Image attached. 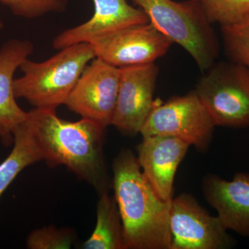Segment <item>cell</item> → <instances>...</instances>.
Returning <instances> with one entry per match:
<instances>
[{"instance_id": "10", "label": "cell", "mask_w": 249, "mask_h": 249, "mask_svg": "<svg viewBox=\"0 0 249 249\" xmlns=\"http://www.w3.org/2000/svg\"><path fill=\"white\" fill-rule=\"evenodd\" d=\"M159 68L153 63L120 68V82L111 124L126 133H140L154 101Z\"/></svg>"}, {"instance_id": "2", "label": "cell", "mask_w": 249, "mask_h": 249, "mask_svg": "<svg viewBox=\"0 0 249 249\" xmlns=\"http://www.w3.org/2000/svg\"><path fill=\"white\" fill-rule=\"evenodd\" d=\"M113 188L124 230V249H171V201L160 199L137 157L123 150L113 163Z\"/></svg>"}, {"instance_id": "18", "label": "cell", "mask_w": 249, "mask_h": 249, "mask_svg": "<svg viewBox=\"0 0 249 249\" xmlns=\"http://www.w3.org/2000/svg\"><path fill=\"white\" fill-rule=\"evenodd\" d=\"M226 55L229 60L249 70V16L231 25L220 26Z\"/></svg>"}, {"instance_id": "8", "label": "cell", "mask_w": 249, "mask_h": 249, "mask_svg": "<svg viewBox=\"0 0 249 249\" xmlns=\"http://www.w3.org/2000/svg\"><path fill=\"white\" fill-rule=\"evenodd\" d=\"M89 44L96 58L122 68L153 63L168 52L173 42L150 22L114 31Z\"/></svg>"}, {"instance_id": "13", "label": "cell", "mask_w": 249, "mask_h": 249, "mask_svg": "<svg viewBox=\"0 0 249 249\" xmlns=\"http://www.w3.org/2000/svg\"><path fill=\"white\" fill-rule=\"evenodd\" d=\"M202 191L227 230L249 237V174L237 173L231 181L209 174L203 179Z\"/></svg>"}, {"instance_id": "6", "label": "cell", "mask_w": 249, "mask_h": 249, "mask_svg": "<svg viewBox=\"0 0 249 249\" xmlns=\"http://www.w3.org/2000/svg\"><path fill=\"white\" fill-rule=\"evenodd\" d=\"M215 127L196 91L155 101L140 133L142 137L169 136L194 145L199 152L209 149Z\"/></svg>"}, {"instance_id": "12", "label": "cell", "mask_w": 249, "mask_h": 249, "mask_svg": "<svg viewBox=\"0 0 249 249\" xmlns=\"http://www.w3.org/2000/svg\"><path fill=\"white\" fill-rule=\"evenodd\" d=\"M191 146L169 136L142 137L137 157L142 173L160 199L171 201L175 174Z\"/></svg>"}, {"instance_id": "15", "label": "cell", "mask_w": 249, "mask_h": 249, "mask_svg": "<svg viewBox=\"0 0 249 249\" xmlns=\"http://www.w3.org/2000/svg\"><path fill=\"white\" fill-rule=\"evenodd\" d=\"M100 195L96 227L83 249H124L122 221L115 198L107 191Z\"/></svg>"}, {"instance_id": "14", "label": "cell", "mask_w": 249, "mask_h": 249, "mask_svg": "<svg viewBox=\"0 0 249 249\" xmlns=\"http://www.w3.org/2000/svg\"><path fill=\"white\" fill-rule=\"evenodd\" d=\"M30 41L12 39L0 48V137L9 146L14 142V134L28 119V112L16 102L14 74L24 60L33 53Z\"/></svg>"}, {"instance_id": "19", "label": "cell", "mask_w": 249, "mask_h": 249, "mask_svg": "<svg viewBox=\"0 0 249 249\" xmlns=\"http://www.w3.org/2000/svg\"><path fill=\"white\" fill-rule=\"evenodd\" d=\"M12 14L25 19H36L52 13H62L67 0H0Z\"/></svg>"}, {"instance_id": "7", "label": "cell", "mask_w": 249, "mask_h": 249, "mask_svg": "<svg viewBox=\"0 0 249 249\" xmlns=\"http://www.w3.org/2000/svg\"><path fill=\"white\" fill-rule=\"evenodd\" d=\"M170 229L171 249H228L235 245L217 216L187 193L172 199Z\"/></svg>"}, {"instance_id": "5", "label": "cell", "mask_w": 249, "mask_h": 249, "mask_svg": "<svg viewBox=\"0 0 249 249\" xmlns=\"http://www.w3.org/2000/svg\"><path fill=\"white\" fill-rule=\"evenodd\" d=\"M194 90L215 126L249 127V70L245 65L214 62Z\"/></svg>"}, {"instance_id": "1", "label": "cell", "mask_w": 249, "mask_h": 249, "mask_svg": "<svg viewBox=\"0 0 249 249\" xmlns=\"http://www.w3.org/2000/svg\"><path fill=\"white\" fill-rule=\"evenodd\" d=\"M28 114L26 124L42 160L52 166L65 165L100 193L107 191L103 150L106 129L83 118L63 120L53 109L34 108Z\"/></svg>"}, {"instance_id": "16", "label": "cell", "mask_w": 249, "mask_h": 249, "mask_svg": "<svg viewBox=\"0 0 249 249\" xmlns=\"http://www.w3.org/2000/svg\"><path fill=\"white\" fill-rule=\"evenodd\" d=\"M12 151L0 164V197L15 178L26 167L42 160L26 122L18 127L14 134Z\"/></svg>"}, {"instance_id": "4", "label": "cell", "mask_w": 249, "mask_h": 249, "mask_svg": "<svg viewBox=\"0 0 249 249\" xmlns=\"http://www.w3.org/2000/svg\"><path fill=\"white\" fill-rule=\"evenodd\" d=\"M147 15L150 22L178 44L206 71L215 62L219 41L199 0H131Z\"/></svg>"}, {"instance_id": "17", "label": "cell", "mask_w": 249, "mask_h": 249, "mask_svg": "<svg viewBox=\"0 0 249 249\" xmlns=\"http://www.w3.org/2000/svg\"><path fill=\"white\" fill-rule=\"evenodd\" d=\"M211 24L231 25L249 16V0H199Z\"/></svg>"}, {"instance_id": "3", "label": "cell", "mask_w": 249, "mask_h": 249, "mask_svg": "<svg viewBox=\"0 0 249 249\" xmlns=\"http://www.w3.org/2000/svg\"><path fill=\"white\" fill-rule=\"evenodd\" d=\"M95 58L89 43H80L60 49L45 61L27 58L19 68L22 76L15 78V96L35 108L56 109L65 105L85 67Z\"/></svg>"}, {"instance_id": "9", "label": "cell", "mask_w": 249, "mask_h": 249, "mask_svg": "<svg viewBox=\"0 0 249 249\" xmlns=\"http://www.w3.org/2000/svg\"><path fill=\"white\" fill-rule=\"evenodd\" d=\"M120 82V68L95 58L85 67L65 106L106 129L111 125Z\"/></svg>"}, {"instance_id": "21", "label": "cell", "mask_w": 249, "mask_h": 249, "mask_svg": "<svg viewBox=\"0 0 249 249\" xmlns=\"http://www.w3.org/2000/svg\"><path fill=\"white\" fill-rule=\"evenodd\" d=\"M4 28V23L2 22V21L0 20V31Z\"/></svg>"}, {"instance_id": "20", "label": "cell", "mask_w": 249, "mask_h": 249, "mask_svg": "<svg viewBox=\"0 0 249 249\" xmlns=\"http://www.w3.org/2000/svg\"><path fill=\"white\" fill-rule=\"evenodd\" d=\"M73 242L71 231L49 226L31 232L27 245L30 249H68L71 248Z\"/></svg>"}, {"instance_id": "11", "label": "cell", "mask_w": 249, "mask_h": 249, "mask_svg": "<svg viewBox=\"0 0 249 249\" xmlns=\"http://www.w3.org/2000/svg\"><path fill=\"white\" fill-rule=\"evenodd\" d=\"M93 16L89 20L60 33L53 40L57 50L80 43H90L101 36L124 28L146 24L150 19L142 9L131 6L127 0H91Z\"/></svg>"}]
</instances>
